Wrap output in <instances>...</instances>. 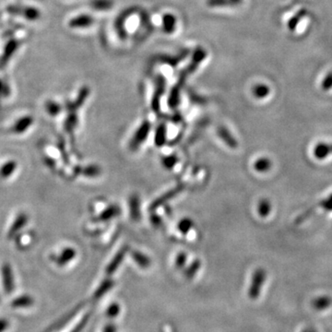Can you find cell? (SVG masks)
Here are the masks:
<instances>
[{"label": "cell", "mask_w": 332, "mask_h": 332, "mask_svg": "<svg viewBox=\"0 0 332 332\" xmlns=\"http://www.w3.org/2000/svg\"><path fill=\"white\" fill-rule=\"evenodd\" d=\"M7 11L12 15L21 16L27 21H35L41 18V11L32 6L12 4L7 7Z\"/></svg>", "instance_id": "1"}, {"label": "cell", "mask_w": 332, "mask_h": 332, "mask_svg": "<svg viewBox=\"0 0 332 332\" xmlns=\"http://www.w3.org/2000/svg\"><path fill=\"white\" fill-rule=\"evenodd\" d=\"M267 279V273L265 270L262 268L256 269L251 279L250 286L248 288L247 294L251 300H255L261 296L262 287L265 283Z\"/></svg>", "instance_id": "2"}, {"label": "cell", "mask_w": 332, "mask_h": 332, "mask_svg": "<svg viewBox=\"0 0 332 332\" xmlns=\"http://www.w3.org/2000/svg\"><path fill=\"white\" fill-rule=\"evenodd\" d=\"M29 220V217L28 215L26 214L25 212H21L20 214L16 217L15 220L13 222V224L11 225L10 230L8 232V238L9 239H12L15 238L16 235H18L21 230H22L25 227Z\"/></svg>", "instance_id": "3"}, {"label": "cell", "mask_w": 332, "mask_h": 332, "mask_svg": "<svg viewBox=\"0 0 332 332\" xmlns=\"http://www.w3.org/2000/svg\"><path fill=\"white\" fill-rule=\"evenodd\" d=\"M19 46H20V42L18 41V40H16V39L9 40V42L6 45L5 48H4L3 54L0 57V68H2V67L6 66V64L11 59V56L15 54V52L19 48Z\"/></svg>", "instance_id": "4"}, {"label": "cell", "mask_w": 332, "mask_h": 332, "mask_svg": "<svg viewBox=\"0 0 332 332\" xmlns=\"http://www.w3.org/2000/svg\"><path fill=\"white\" fill-rule=\"evenodd\" d=\"M2 272V279H3V285L4 290L7 293H11L14 289V281H13V272L11 265L9 263H5L1 268Z\"/></svg>", "instance_id": "5"}, {"label": "cell", "mask_w": 332, "mask_h": 332, "mask_svg": "<svg viewBox=\"0 0 332 332\" xmlns=\"http://www.w3.org/2000/svg\"><path fill=\"white\" fill-rule=\"evenodd\" d=\"M150 129H151V125L149 122H144L141 127L138 128V131L135 134L134 138H133L132 141H131V144H130V147L131 149H137L138 146L141 143H143L145 141L146 138L148 137L149 132H150Z\"/></svg>", "instance_id": "6"}, {"label": "cell", "mask_w": 332, "mask_h": 332, "mask_svg": "<svg viewBox=\"0 0 332 332\" xmlns=\"http://www.w3.org/2000/svg\"><path fill=\"white\" fill-rule=\"evenodd\" d=\"M34 119L31 116H25L16 121L15 124L11 127L10 131L13 134H22L31 128Z\"/></svg>", "instance_id": "7"}, {"label": "cell", "mask_w": 332, "mask_h": 332, "mask_svg": "<svg viewBox=\"0 0 332 332\" xmlns=\"http://www.w3.org/2000/svg\"><path fill=\"white\" fill-rule=\"evenodd\" d=\"M313 154L315 158L317 160H324L327 158L332 154V143H326V142L317 143L313 150Z\"/></svg>", "instance_id": "8"}, {"label": "cell", "mask_w": 332, "mask_h": 332, "mask_svg": "<svg viewBox=\"0 0 332 332\" xmlns=\"http://www.w3.org/2000/svg\"><path fill=\"white\" fill-rule=\"evenodd\" d=\"M76 250L71 247H66L62 250L61 253L56 256V262L58 266L66 265L75 257Z\"/></svg>", "instance_id": "9"}, {"label": "cell", "mask_w": 332, "mask_h": 332, "mask_svg": "<svg viewBox=\"0 0 332 332\" xmlns=\"http://www.w3.org/2000/svg\"><path fill=\"white\" fill-rule=\"evenodd\" d=\"M93 22V19L91 16L80 15L72 18L68 22V25L71 28H85L88 26H91Z\"/></svg>", "instance_id": "10"}, {"label": "cell", "mask_w": 332, "mask_h": 332, "mask_svg": "<svg viewBox=\"0 0 332 332\" xmlns=\"http://www.w3.org/2000/svg\"><path fill=\"white\" fill-rule=\"evenodd\" d=\"M332 299L327 296H322L315 298L312 301V307L317 311H324L331 306Z\"/></svg>", "instance_id": "11"}, {"label": "cell", "mask_w": 332, "mask_h": 332, "mask_svg": "<svg viewBox=\"0 0 332 332\" xmlns=\"http://www.w3.org/2000/svg\"><path fill=\"white\" fill-rule=\"evenodd\" d=\"M157 90L154 94V100H153V108H154V112H158L159 110V102H160V95L163 94L164 92V88H165V80L164 77L159 76L157 78Z\"/></svg>", "instance_id": "12"}, {"label": "cell", "mask_w": 332, "mask_h": 332, "mask_svg": "<svg viewBox=\"0 0 332 332\" xmlns=\"http://www.w3.org/2000/svg\"><path fill=\"white\" fill-rule=\"evenodd\" d=\"M18 164L15 161L6 162L5 164L0 167V178H10L11 175L15 173Z\"/></svg>", "instance_id": "13"}, {"label": "cell", "mask_w": 332, "mask_h": 332, "mask_svg": "<svg viewBox=\"0 0 332 332\" xmlns=\"http://www.w3.org/2000/svg\"><path fill=\"white\" fill-rule=\"evenodd\" d=\"M127 249H128L127 247H124V248L119 251L118 254H117V255L114 257L112 262L109 264L107 269H106V273H107L108 275H111V274H113L115 271L118 270V267H119L120 264H121V262L123 261V259H124V256H125L126 253H127Z\"/></svg>", "instance_id": "14"}, {"label": "cell", "mask_w": 332, "mask_h": 332, "mask_svg": "<svg viewBox=\"0 0 332 332\" xmlns=\"http://www.w3.org/2000/svg\"><path fill=\"white\" fill-rule=\"evenodd\" d=\"M272 166L271 159L268 157H261L255 160L254 163V169L259 173H267L271 170Z\"/></svg>", "instance_id": "15"}, {"label": "cell", "mask_w": 332, "mask_h": 332, "mask_svg": "<svg viewBox=\"0 0 332 332\" xmlns=\"http://www.w3.org/2000/svg\"><path fill=\"white\" fill-rule=\"evenodd\" d=\"M218 135L220 136V138H223V140L225 141V143L227 144L230 148L236 149L238 146V143L236 141L233 135L231 134L227 129L225 128H220L218 130Z\"/></svg>", "instance_id": "16"}, {"label": "cell", "mask_w": 332, "mask_h": 332, "mask_svg": "<svg viewBox=\"0 0 332 332\" xmlns=\"http://www.w3.org/2000/svg\"><path fill=\"white\" fill-rule=\"evenodd\" d=\"M88 89L87 88H82V90H81L80 92V94L78 95V98L76 99L75 102H70L67 104V109L70 111V112H74L77 108L80 107L82 105L83 102L85 101V99L87 97L88 95Z\"/></svg>", "instance_id": "17"}, {"label": "cell", "mask_w": 332, "mask_h": 332, "mask_svg": "<svg viewBox=\"0 0 332 332\" xmlns=\"http://www.w3.org/2000/svg\"><path fill=\"white\" fill-rule=\"evenodd\" d=\"M271 211V201L268 199H261L257 204V212L262 218L268 217Z\"/></svg>", "instance_id": "18"}, {"label": "cell", "mask_w": 332, "mask_h": 332, "mask_svg": "<svg viewBox=\"0 0 332 332\" xmlns=\"http://www.w3.org/2000/svg\"><path fill=\"white\" fill-rule=\"evenodd\" d=\"M114 286V281L113 280H105L104 281H102L101 283V285L99 286L97 290L94 292L93 294V298L94 299H100L101 297H103V294H105L112 287Z\"/></svg>", "instance_id": "19"}, {"label": "cell", "mask_w": 332, "mask_h": 332, "mask_svg": "<svg viewBox=\"0 0 332 332\" xmlns=\"http://www.w3.org/2000/svg\"><path fill=\"white\" fill-rule=\"evenodd\" d=\"M33 305V299L29 296H22L18 297L15 300L12 301L11 306L16 308H21V307H29Z\"/></svg>", "instance_id": "20"}, {"label": "cell", "mask_w": 332, "mask_h": 332, "mask_svg": "<svg viewBox=\"0 0 332 332\" xmlns=\"http://www.w3.org/2000/svg\"><path fill=\"white\" fill-rule=\"evenodd\" d=\"M270 88L268 87L267 85L264 84H259L255 85L254 89H253V93L255 95V98L257 99H263L266 98L269 94H270Z\"/></svg>", "instance_id": "21"}, {"label": "cell", "mask_w": 332, "mask_h": 332, "mask_svg": "<svg viewBox=\"0 0 332 332\" xmlns=\"http://www.w3.org/2000/svg\"><path fill=\"white\" fill-rule=\"evenodd\" d=\"M46 112L48 113L50 116H56L59 113L61 112V105L58 102H55V101H47L45 104Z\"/></svg>", "instance_id": "22"}, {"label": "cell", "mask_w": 332, "mask_h": 332, "mask_svg": "<svg viewBox=\"0 0 332 332\" xmlns=\"http://www.w3.org/2000/svg\"><path fill=\"white\" fill-rule=\"evenodd\" d=\"M180 190H181V189L177 188V189H174V190H171V191H170L169 193H167V194L164 195L163 197H161V198H160V199H159L157 201H155L154 204L152 205V209L158 208L159 206H161V205L163 204V203L166 202L167 200H169V199H172L173 197H174L175 195L178 193Z\"/></svg>", "instance_id": "23"}, {"label": "cell", "mask_w": 332, "mask_h": 332, "mask_svg": "<svg viewBox=\"0 0 332 332\" xmlns=\"http://www.w3.org/2000/svg\"><path fill=\"white\" fill-rule=\"evenodd\" d=\"M174 26H175V19H174V16H172L171 14L164 16V31H166V32H172V31H174Z\"/></svg>", "instance_id": "24"}, {"label": "cell", "mask_w": 332, "mask_h": 332, "mask_svg": "<svg viewBox=\"0 0 332 332\" xmlns=\"http://www.w3.org/2000/svg\"><path fill=\"white\" fill-rule=\"evenodd\" d=\"M165 138H166V129H165L164 125H161L157 128V133H156V137H155V143L157 144L158 146H161L165 142Z\"/></svg>", "instance_id": "25"}, {"label": "cell", "mask_w": 332, "mask_h": 332, "mask_svg": "<svg viewBox=\"0 0 332 332\" xmlns=\"http://www.w3.org/2000/svg\"><path fill=\"white\" fill-rule=\"evenodd\" d=\"M92 8L94 10H108L112 7L111 0H94L92 2Z\"/></svg>", "instance_id": "26"}, {"label": "cell", "mask_w": 332, "mask_h": 332, "mask_svg": "<svg viewBox=\"0 0 332 332\" xmlns=\"http://www.w3.org/2000/svg\"><path fill=\"white\" fill-rule=\"evenodd\" d=\"M133 255H134L135 261L141 268H148L149 266H150V260L146 255H142L141 253H138V252H134Z\"/></svg>", "instance_id": "27"}, {"label": "cell", "mask_w": 332, "mask_h": 332, "mask_svg": "<svg viewBox=\"0 0 332 332\" xmlns=\"http://www.w3.org/2000/svg\"><path fill=\"white\" fill-rule=\"evenodd\" d=\"M119 212H120L119 208L116 207V206H113L111 208H109V209L105 210L104 212H102V215L100 216V220H108V219H111L113 217L117 216Z\"/></svg>", "instance_id": "28"}, {"label": "cell", "mask_w": 332, "mask_h": 332, "mask_svg": "<svg viewBox=\"0 0 332 332\" xmlns=\"http://www.w3.org/2000/svg\"><path fill=\"white\" fill-rule=\"evenodd\" d=\"M78 123V118L76 114L72 113L68 118H66V122H65V128L67 131H71L74 128H76Z\"/></svg>", "instance_id": "29"}, {"label": "cell", "mask_w": 332, "mask_h": 332, "mask_svg": "<svg viewBox=\"0 0 332 332\" xmlns=\"http://www.w3.org/2000/svg\"><path fill=\"white\" fill-rule=\"evenodd\" d=\"M139 202H138V199L137 197H133L131 200H130V211H131V215L135 219H138L139 216Z\"/></svg>", "instance_id": "30"}, {"label": "cell", "mask_w": 332, "mask_h": 332, "mask_svg": "<svg viewBox=\"0 0 332 332\" xmlns=\"http://www.w3.org/2000/svg\"><path fill=\"white\" fill-rule=\"evenodd\" d=\"M119 314H120V306L117 303L112 304L106 310V316L109 318H115V317H118Z\"/></svg>", "instance_id": "31"}, {"label": "cell", "mask_w": 332, "mask_h": 332, "mask_svg": "<svg viewBox=\"0 0 332 332\" xmlns=\"http://www.w3.org/2000/svg\"><path fill=\"white\" fill-rule=\"evenodd\" d=\"M200 268V262H199L198 261H195L194 263L192 265L189 267V269L186 271V276L189 279H191L195 276V274L197 273V271H199V269Z\"/></svg>", "instance_id": "32"}, {"label": "cell", "mask_w": 332, "mask_h": 332, "mask_svg": "<svg viewBox=\"0 0 332 332\" xmlns=\"http://www.w3.org/2000/svg\"><path fill=\"white\" fill-rule=\"evenodd\" d=\"M178 226L179 230L181 231L183 234H187L190 230V228L193 226V223L189 219H185V220H181Z\"/></svg>", "instance_id": "33"}, {"label": "cell", "mask_w": 332, "mask_h": 332, "mask_svg": "<svg viewBox=\"0 0 332 332\" xmlns=\"http://www.w3.org/2000/svg\"><path fill=\"white\" fill-rule=\"evenodd\" d=\"M320 207L326 211H332V193L320 202Z\"/></svg>", "instance_id": "34"}, {"label": "cell", "mask_w": 332, "mask_h": 332, "mask_svg": "<svg viewBox=\"0 0 332 332\" xmlns=\"http://www.w3.org/2000/svg\"><path fill=\"white\" fill-rule=\"evenodd\" d=\"M322 89L324 91H328L332 88V72H329L322 82Z\"/></svg>", "instance_id": "35"}, {"label": "cell", "mask_w": 332, "mask_h": 332, "mask_svg": "<svg viewBox=\"0 0 332 332\" xmlns=\"http://www.w3.org/2000/svg\"><path fill=\"white\" fill-rule=\"evenodd\" d=\"M31 238H32V236L31 235L29 236L28 235H24L21 237V241L17 240V245L19 247L22 246V248H26L31 244Z\"/></svg>", "instance_id": "36"}, {"label": "cell", "mask_w": 332, "mask_h": 332, "mask_svg": "<svg viewBox=\"0 0 332 332\" xmlns=\"http://www.w3.org/2000/svg\"><path fill=\"white\" fill-rule=\"evenodd\" d=\"M304 12H305V11L299 12L296 17H293L292 19H291V21H289L288 26H289V29H290L291 31H293V29H294V28L297 27V24H298L299 20L301 19L302 17H304Z\"/></svg>", "instance_id": "37"}, {"label": "cell", "mask_w": 332, "mask_h": 332, "mask_svg": "<svg viewBox=\"0 0 332 332\" xmlns=\"http://www.w3.org/2000/svg\"><path fill=\"white\" fill-rule=\"evenodd\" d=\"M10 94V88L8 84L0 80V97H8Z\"/></svg>", "instance_id": "38"}, {"label": "cell", "mask_w": 332, "mask_h": 332, "mask_svg": "<svg viewBox=\"0 0 332 332\" xmlns=\"http://www.w3.org/2000/svg\"><path fill=\"white\" fill-rule=\"evenodd\" d=\"M89 318H90V315H89V314H87V315H86L85 317L82 318L81 321L79 322V324H78L76 327H74V329H72L71 332L82 331V328L85 327V325H86V323H87L88 320H89Z\"/></svg>", "instance_id": "39"}, {"label": "cell", "mask_w": 332, "mask_h": 332, "mask_svg": "<svg viewBox=\"0 0 332 332\" xmlns=\"http://www.w3.org/2000/svg\"><path fill=\"white\" fill-rule=\"evenodd\" d=\"M177 158L175 156H169L164 160V164L167 168H172L176 164Z\"/></svg>", "instance_id": "40"}, {"label": "cell", "mask_w": 332, "mask_h": 332, "mask_svg": "<svg viewBox=\"0 0 332 332\" xmlns=\"http://www.w3.org/2000/svg\"><path fill=\"white\" fill-rule=\"evenodd\" d=\"M99 173H100V170L96 166H90L86 170H84V174L86 175H90V176L97 175Z\"/></svg>", "instance_id": "41"}, {"label": "cell", "mask_w": 332, "mask_h": 332, "mask_svg": "<svg viewBox=\"0 0 332 332\" xmlns=\"http://www.w3.org/2000/svg\"><path fill=\"white\" fill-rule=\"evenodd\" d=\"M186 261H187V255H185V254H180V255H178V257L176 259V262H175L176 267H177L178 269L183 268L185 263H186Z\"/></svg>", "instance_id": "42"}, {"label": "cell", "mask_w": 332, "mask_h": 332, "mask_svg": "<svg viewBox=\"0 0 332 332\" xmlns=\"http://www.w3.org/2000/svg\"><path fill=\"white\" fill-rule=\"evenodd\" d=\"M102 332H117V326L113 323H109L105 327H103Z\"/></svg>", "instance_id": "43"}, {"label": "cell", "mask_w": 332, "mask_h": 332, "mask_svg": "<svg viewBox=\"0 0 332 332\" xmlns=\"http://www.w3.org/2000/svg\"><path fill=\"white\" fill-rule=\"evenodd\" d=\"M9 326V323L5 319H0V332H3Z\"/></svg>", "instance_id": "44"}, {"label": "cell", "mask_w": 332, "mask_h": 332, "mask_svg": "<svg viewBox=\"0 0 332 332\" xmlns=\"http://www.w3.org/2000/svg\"><path fill=\"white\" fill-rule=\"evenodd\" d=\"M302 332H317L315 328L313 327H305Z\"/></svg>", "instance_id": "45"}, {"label": "cell", "mask_w": 332, "mask_h": 332, "mask_svg": "<svg viewBox=\"0 0 332 332\" xmlns=\"http://www.w3.org/2000/svg\"><path fill=\"white\" fill-rule=\"evenodd\" d=\"M232 1H234V2H235V3H237V2H238V1H239V0H232Z\"/></svg>", "instance_id": "46"}]
</instances>
